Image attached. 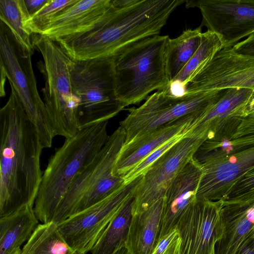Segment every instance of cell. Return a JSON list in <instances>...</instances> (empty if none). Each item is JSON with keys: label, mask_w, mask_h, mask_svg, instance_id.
Returning <instances> with one entry per match:
<instances>
[{"label": "cell", "mask_w": 254, "mask_h": 254, "mask_svg": "<svg viewBox=\"0 0 254 254\" xmlns=\"http://www.w3.org/2000/svg\"><path fill=\"white\" fill-rule=\"evenodd\" d=\"M0 111V217L34 207L43 176V149L13 86Z\"/></svg>", "instance_id": "1"}, {"label": "cell", "mask_w": 254, "mask_h": 254, "mask_svg": "<svg viewBox=\"0 0 254 254\" xmlns=\"http://www.w3.org/2000/svg\"><path fill=\"white\" fill-rule=\"evenodd\" d=\"M184 0H112L102 19L83 33L56 42L72 60L112 57L123 47L159 35Z\"/></svg>", "instance_id": "2"}, {"label": "cell", "mask_w": 254, "mask_h": 254, "mask_svg": "<svg viewBox=\"0 0 254 254\" xmlns=\"http://www.w3.org/2000/svg\"><path fill=\"white\" fill-rule=\"evenodd\" d=\"M108 121L80 129L65 138L49 159L35 199L34 211L42 223L52 221L72 183L101 151L109 135Z\"/></svg>", "instance_id": "3"}, {"label": "cell", "mask_w": 254, "mask_h": 254, "mask_svg": "<svg viewBox=\"0 0 254 254\" xmlns=\"http://www.w3.org/2000/svg\"><path fill=\"white\" fill-rule=\"evenodd\" d=\"M168 35H155L127 45L113 58L116 89L125 107L139 104L170 82L166 59Z\"/></svg>", "instance_id": "4"}, {"label": "cell", "mask_w": 254, "mask_h": 254, "mask_svg": "<svg viewBox=\"0 0 254 254\" xmlns=\"http://www.w3.org/2000/svg\"><path fill=\"white\" fill-rule=\"evenodd\" d=\"M32 43L44 59L46 83L44 102L56 135L68 138L79 130V101L73 91L68 64L70 58L55 41L33 34Z\"/></svg>", "instance_id": "5"}, {"label": "cell", "mask_w": 254, "mask_h": 254, "mask_svg": "<svg viewBox=\"0 0 254 254\" xmlns=\"http://www.w3.org/2000/svg\"><path fill=\"white\" fill-rule=\"evenodd\" d=\"M72 88L79 101L80 130L109 120L125 108L116 92L112 57L68 64Z\"/></svg>", "instance_id": "6"}, {"label": "cell", "mask_w": 254, "mask_h": 254, "mask_svg": "<svg viewBox=\"0 0 254 254\" xmlns=\"http://www.w3.org/2000/svg\"><path fill=\"white\" fill-rule=\"evenodd\" d=\"M126 140L120 126L109 135L101 151L78 174L55 214L57 224L106 198L125 184L114 174V168Z\"/></svg>", "instance_id": "7"}, {"label": "cell", "mask_w": 254, "mask_h": 254, "mask_svg": "<svg viewBox=\"0 0 254 254\" xmlns=\"http://www.w3.org/2000/svg\"><path fill=\"white\" fill-rule=\"evenodd\" d=\"M0 66L16 91L26 113L36 128L43 148L52 146L56 135L41 98L33 70L32 54L19 44L9 28L0 23Z\"/></svg>", "instance_id": "8"}, {"label": "cell", "mask_w": 254, "mask_h": 254, "mask_svg": "<svg viewBox=\"0 0 254 254\" xmlns=\"http://www.w3.org/2000/svg\"><path fill=\"white\" fill-rule=\"evenodd\" d=\"M226 90L197 92L182 97L173 96L165 90L157 91L138 107L129 109L126 117L120 122L119 126L126 134L124 144L171 122L206 110L215 104Z\"/></svg>", "instance_id": "9"}, {"label": "cell", "mask_w": 254, "mask_h": 254, "mask_svg": "<svg viewBox=\"0 0 254 254\" xmlns=\"http://www.w3.org/2000/svg\"><path fill=\"white\" fill-rule=\"evenodd\" d=\"M220 155L197 151L202 169L196 201L223 200L239 178L254 169V133L229 139Z\"/></svg>", "instance_id": "10"}, {"label": "cell", "mask_w": 254, "mask_h": 254, "mask_svg": "<svg viewBox=\"0 0 254 254\" xmlns=\"http://www.w3.org/2000/svg\"><path fill=\"white\" fill-rule=\"evenodd\" d=\"M142 177L58 224L60 233L69 246L83 254L90 251L122 207L133 197Z\"/></svg>", "instance_id": "11"}, {"label": "cell", "mask_w": 254, "mask_h": 254, "mask_svg": "<svg viewBox=\"0 0 254 254\" xmlns=\"http://www.w3.org/2000/svg\"><path fill=\"white\" fill-rule=\"evenodd\" d=\"M205 141L200 135L187 132L152 165L134 192L132 216L145 211L164 197L168 187Z\"/></svg>", "instance_id": "12"}, {"label": "cell", "mask_w": 254, "mask_h": 254, "mask_svg": "<svg viewBox=\"0 0 254 254\" xmlns=\"http://www.w3.org/2000/svg\"><path fill=\"white\" fill-rule=\"evenodd\" d=\"M232 88L254 91V57L223 48L201 64L186 83L187 93Z\"/></svg>", "instance_id": "13"}, {"label": "cell", "mask_w": 254, "mask_h": 254, "mask_svg": "<svg viewBox=\"0 0 254 254\" xmlns=\"http://www.w3.org/2000/svg\"><path fill=\"white\" fill-rule=\"evenodd\" d=\"M201 26L221 38L223 48H232L254 34V0H198Z\"/></svg>", "instance_id": "14"}, {"label": "cell", "mask_w": 254, "mask_h": 254, "mask_svg": "<svg viewBox=\"0 0 254 254\" xmlns=\"http://www.w3.org/2000/svg\"><path fill=\"white\" fill-rule=\"evenodd\" d=\"M222 200L196 201L182 216L176 227L180 254H210L223 231Z\"/></svg>", "instance_id": "15"}, {"label": "cell", "mask_w": 254, "mask_h": 254, "mask_svg": "<svg viewBox=\"0 0 254 254\" xmlns=\"http://www.w3.org/2000/svg\"><path fill=\"white\" fill-rule=\"evenodd\" d=\"M254 91L249 88L227 89L223 96L195 120L188 132L206 141L231 139L242 119Z\"/></svg>", "instance_id": "16"}, {"label": "cell", "mask_w": 254, "mask_h": 254, "mask_svg": "<svg viewBox=\"0 0 254 254\" xmlns=\"http://www.w3.org/2000/svg\"><path fill=\"white\" fill-rule=\"evenodd\" d=\"M205 110L189 114L156 128L122 147L114 174L124 178L144 158L175 136L186 134Z\"/></svg>", "instance_id": "17"}, {"label": "cell", "mask_w": 254, "mask_h": 254, "mask_svg": "<svg viewBox=\"0 0 254 254\" xmlns=\"http://www.w3.org/2000/svg\"><path fill=\"white\" fill-rule=\"evenodd\" d=\"M202 167L193 156L167 189L158 240L175 228L185 212L196 201Z\"/></svg>", "instance_id": "18"}, {"label": "cell", "mask_w": 254, "mask_h": 254, "mask_svg": "<svg viewBox=\"0 0 254 254\" xmlns=\"http://www.w3.org/2000/svg\"><path fill=\"white\" fill-rule=\"evenodd\" d=\"M111 2L112 0H76L59 12L40 35L56 41L88 31L102 19Z\"/></svg>", "instance_id": "19"}, {"label": "cell", "mask_w": 254, "mask_h": 254, "mask_svg": "<svg viewBox=\"0 0 254 254\" xmlns=\"http://www.w3.org/2000/svg\"><path fill=\"white\" fill-rule=\"evenodd\" d=\"M164 198L132 216L126 242L128 254H152L158 241Z\"/></svg>", "instance_id": "20"}, {"label": "cell", "mask_w": 254, "mask_h": 254, "mask_svg": "<svg viewBox=\"0 0 254 254\" xmlns=\"http://www.w3.org/2000/svg\"><path fill=\"white\" fill-rule=\"evenodd\" d=\"M38 224L34 207L29 205L0 217V254H21V246Z\"/></svg>", "instance_id": "21"}, {"label": "cell", "mask_w": 254, "mask_h": 254, "mask_svg": "<svg viewBox=\"0 0 254 254\" xmlns=\"http://www.w3.org/2000/svg\"><path fill=\"white\" fill-rule=\"evenodd\" d=\"M247 209L223 206V231L215 246V254H237L254 226L246 217Z\"/></svg>", "instance_id": "22"}, {"label": "cell", "mask_w": 254, "mask_h": 254, "mask_svg": "<svg viewBox=\"0 0 254 254\" xmlns=\"http://www.w3.org/2000/svg\"><path fill=\"white\" fill-rule=\"evenodd\" d=\"M201 27L200 26L187 29L177 38H169L166 46V59L170 81L180 73L199 47L202 33Z\"/></svg>", "instance_id": "23"}, {"label": "cell", "mask_w": 254, "mask_h": 254, "mask_svg": "<svg viewBox=\"0 0 254 254\" xmlns=\"http://www.w3.org/2000/svg\"><path fill=\"white\" fill-rule=\"evenodd\" d=\"M21 254H83L73 250L53 221L39 224L22 249Z\"/></svg>", "instance_id": "24"}, {"label": "cell", "mask_w": 254, "mask_h": 254, "mask_svg": "<svg viewBox=\"0 0 254 254\" xmlns=\"http://www.w3.org/2000/svg\"><path fill=\"white\" fill-rule=\"evenodd\" d=\"M30 17L24 0H0V21L9 28L21 47L32 54L33 34L27 25Z\"/></svg>", "instance_id": "25"}, {"label": "cell", "mask_w": 254, "mask_h": 254, "mask_svg": "<svg viewBox=\"0 0 254 254\" xmlns=\"http://www.w3.org/2000/svg\"><path fill=\"white\" fill-rule=\"evenodd\" d=\"M133 197L122 207L118 214L90 251L91 254H113L125 247V242L132 218Z\"/></svg>", "instance_id": "26"}, {"label": "cell", "mask_w": 254, "mask_h": 254, "mask_svg": "<svg viewBox=\"0 0 254 254\" xmlns=\"http://www.w3.org/2000/svg\"><path fill=\"white\" fill-rule=\"evenodd\" d=\"M223 48L221 39L217 34L209 30L202 32L197 50L182 70L172 80L179 81L186 85L187 80L194 71L211 60Z\"/></svg>", "instance_id": "27"}, {"label": "cell", "mask_w": 254, "mask_h": 254, "mask_svg": "<svg viewBox=\"0 0 254 254\" xmlns=\"http://www.w3.org/2000/svg\"><path fill=\"white\" fill-rule=\"evenodd\" d=\"M222 202L223 206L254 207V169L239 178Z\"/></svg>", "instance_id": "28"}, {"label": "cell", "mask_w": 254, "mask_h": 254, "mask_svg": "<svg viewBox=\"0 0 254 254\" xmlns=\"http://www.w3.org/2000/svg\"><path fill=\"white\" fill-rule=\"evenodd\" d=\"M76 1L48 0L39 11L29 17L27 21L28 28L33 34L40 35L59 12Z\"/></svg>", "instance_id": "29"}, {"label": "cell", "mask_w": 254, "mask_h": 254, "mask_svg": "<svg viewBox=\"0 0 254 254\" xmlns=\"http://www.w3.org/2000/svg\"><path fill=\"white\" fill-rule=\"evenodd\" d=\"M186 134L175 136L144 158L124 177L123 179L125 184H128L137 178L143 176L156 160L176 144Z\"/></svg>", "instance_id": "30"}, {"label": "cell", "mask_w": 254, "mask_h": 254, "mask_svg": "<svg viewBox=\"0 0 254 254\" xmlns=\"http://www.w3.org/2000/svg\"><path fill=\"white\" fill-rule=\"evenodd\" d=\"M181 238L176 227L159 238L152 254H180Z\"/></svg>", "instance_id": "31"}, {"label": "cell", "mask_w": 254, "mask_h": 254, "mask_svg": "<svg viewBox=\"0 0 254 254\" xmlns=\"http://www.w3.org/2000/svg\"><path fill=\"white\" fill-rule=\"evenodd\" d=\"M254 133V110L242 119L231 139Z\"/></svg>", "instance_id": "32"}, {"label": "cell", "mask_w": 254, "mask_h": 254, "mask_svg": "<svg viewBox=\"0 0 254 254\" xmlns=\"http://www.w3.org/2000/svg\"><path fill=\"white\" fill-rule=\"evenodd\" d=\"M232 49L238 54L254 57V34L238 42Z\"/></svg>", "instance_id": "33"}, {"label": "cell", "mask_w": 254, "mask_h": 254, "mask_svg": "<svg viewBox=\"0 0 254 254\" xmlns=\"http://www.w3.org/2000/svg\"><path fill=\"white\" fill-rule=\"evenodd\" d=\"M237 254H254V228L248 237L243 243Z\"/></svg>", "instance_id": "34"}, {"label": "cell", "mask_w": 254, "mask_h": 254, "mask_svg": "<svg viewBox=\"0 0 254 254\" xmlns=\"http://www.w3.org/2000/svg\"><path fill=\"white\" fill-rule=\"evenodd\" d=\"M48 0H24L27 11L31 16L39 11Z\"/></svg>", "instance_id": "35"}, {"label": "cell", "mask_w": 254, "mask_h": 254, "mask_svg": "<svg viewBox=\"0 0 254 254\" xmlns=\"http://www.w3.org/2000/svg\"><path fill=\"white\" fill-rule=\"evenodd\" d=\"M246 217L251 223L254 224V207H251L247 209Z\"/></svg>", "instance_id": "36"}, {"label": "cell", "mask_w": 254, "mask_h": 254, "mask_svg": "<svg viewBox=\"0 0 254 254\" xmlns=\"http://www.w3.org/2000/svg\"><path fill=\"white\" fill-rule=\"evenodd\" d=\"M113 254H128L125 247H122L114 252Z\"/></svg>", "instance_id": "37"}, {"label": "cell", "mask_w": 254, "mask_h": 254, "mask_svg": "<svg viewBox=\"0 0 254 254\" xmlns=\"http://www.w3.org/2000/svg\"><path fill=\"white\" fill-rule=\"evenodd\" d=\"M215 246L212 248L210 254H215Z\"/></svg>", "instance_id": "38"}, {"label": "cell", "mask_w": 254, "mask_h": 254, "mask_svg": "<svg viewBox=\"0 0 254 254\" xmlns=\"http://www.w3.org/2000/svg\"></svg>", "instance_id": "39"}]
</instances>
